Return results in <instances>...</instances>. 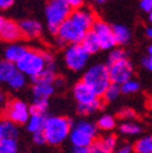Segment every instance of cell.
<instances>
[{"label":"cell","instance_id":"obj_1","mask_svg":"<svg viewBox=\"0 0 152 153\" xmlns=\"http://www.w3.org/2000/svg\"><path fill=\"white\" fill-rule=\"evenodd\" d=\"M95 13L89 7H79L72 10L69 17L63 21L57 32V43L60 46L66 44H79L95 22Z\"/></svg>","mask_w":152,"mask_h":153},{"label":"cell","instance_id":"obj_2","mask_svg":"<svg viewBox=\"0 0 152 153\" xmlns=\"http://www.w3.org/2000/svg\"><path fill=\"white\" fill-rule=\"evenodd\" d=\"M73 128L72 119L62 116H48L44 125V134L48 140V145L57 147L61 146L67 139Z\"/></svg>","mask_w":152,"mask_h":153},{"label":"cell","instance_id":"obj_3","mask_svg":"<svg viewBox=\"0 0 152 153\" xmlns=\"http://www.w3.org/2000/svg\"><path fill=\"white\" fill-rule=\"evenodd\" d=\"M71 5L67 0H48L45 4V18L48 30L52 35H57L60 25L66 21L72 12Z\"/></svg>","mask_w":152,"mask_h":153},{"label":"cell","instance_id":"obj_4","mask_svg":"<svg viewBox=\"0 0 152 153\" xmlns=\"http://www.w3.org/2000/svg\"><path fill=\"white\" fill-rule=\"evenodd\" d=\"M83 80L90 85L100 97H102L106 89L112 83L107 63H95L90 66L83 74Z\"/></svg>","mask_w":152,"mask_h":153},{"label":"cell","instance_id":"obj_5","mask_svg":"<svg viewBox=\"0 0 152 153\" xmlns=\"http://www.w3.org/2000/svg\"><path fill=\"white\" fill-rule=\"evenodd\" d=\"M17 68L27 76H33L38 73H40L44 68H46V60L44 56V51L28 49L23 57L16 62Z\"/></svg>","mask_w":152,"mask_h":153},{"label":"cell","instance_id":"obj_6","mask_svg":"<svg viewBox=\"0 0 152 153\" xmlns=\"http://www.w3.org/2000/svg\"><path fill=\"white\" fill-rule=\"evenodd\" d=\"M90 59V53L86 49L79 44H69L63 53V61L66 67L73 72H80L83 71Z\"/></svg>","mask_w":152,"mask_h":153},{"label":"cell","instance_id":"obj_7","mask_svg":"<svg viewBox=\"0 0 152 153\" xmlns=\"http://www.w3.org/2000/svg\"><path fill=\"white\" fill-rule=\"evenodd\" d=\"M31 117V109L22 100H12L4 107V118L16 123L17 125H26Z\"/></svg>","mask_w":152,"mask_h":153},{"label":"cell","instance_id":"obj_8","mask_svg":"<svg viewBox=\"0 0 152 153\" xmlns=\"http://www.w3.org/2000/svg\"><path fill=\"white\" fill-rule=\"evenodd\" d=\"M108 66V71H110V76H111V82L116 83V84H123L124 82H127L128 79L133 78V74H134V67L133 63L128 60V57L122 59L119 61L112 62Z\"/></svg>","mask_w":152,"mask_h":153},{"label":"cell","instance_id":"obj_9","mask_svg":"<svg viewBox=\"0 0 152 153\" xmlns=\"http://www.w3.org/2000/svg\"><path fill=\"white\" fill-rule=\"evenodd\" d=\"M92 29L95 30V33H96L99 36L102 50H111V49L117 46V42H116L112 26L106 23L104 20L96 18L94 25H92Z\"/></svg>","mask_w":152,"mask_h":153},{"label":"cell","instance_id":"obj_10","mask_svg":"<svg viewBox=\"0 0 152 153\" xmlns=\"http://www.w3.org/2000/svg\"><path fill=\"white\" fill-rule=\"evenodd\" d=\"M0 35L1 39L7 43H16L23 36L20 23L5 17L0 18Z\"/></svg>","mask_w":152,"mask_h":153},{"label":"cell","instance_id":"obj_11","mask_svg":"<svg viewBox=\"0 0 152 153\" xmlns=\"http://www.w3.org/2000/svg\"><path fill=\"white\" fill-rule=\"evenodd\" d=\"M73 97L77 101V103H91L100 96L94 91L90 85H88L82 79L75 83L73 86Z\"/></svg>","mask_w":152,"mask_h":153},{"label":"cell","instance_id":"obj_12","mask_svg":"<svg viewBox=\"0 0 152 153\" xmlns=\"http://www.w3.org/2000/svg\"><path fill=\"white\" fill-rule=\"evenodd\" d=\"M95 139L96 137H94L92 135H90V134H88L86 131L79 129L75 125L72 128L69 134V141L73 147H90L95 141Z\"/></svg>","mask_w":152,"mask_h":153},{"label":"cell","instance_id":"obj_13","mask_svg":"<svg viewBox=\"0 0 152 153\" xmlns=\"http://www.w3.org/2000/svg\"><path fill=\"white\" fill-rule=\"evenodd\" d=\"M20 27L23 36L28 38V39H34V38L40 36L43 32L42 23L35 20H23L20 22Z\"/></svg>","mask_w":152,"mask_h":153},{"label":"cell","instance_id":"obj_14","mask_svg":"<svg viewBox=\"0 0 152 153\" xmlns=\"http://www.w3.org/2000/svg\"><path fill=\"white\" fill-rule=\"evenodd\" d=\"M80 44L86 49V51H88L90 55L96 53V52H99L100 50H102V49H101V44H100L99 36H98V34L95 33V30H94L92 28L86 32L84 39L82 40Z\"/></svg>","mask_w":152,"mask_h":153},{"label":"cell","instance_id":"obj_15","mask_svg":"<svg viewBox=\"0 0 152 153\" xmlns=\"http://www.w3.org/2000/svg\"><path fill=\"white\" fill-rule=\"evenodd\" d=\"M27 50H28V48H26L25 45H21V44H17V42L11 43L4 50V59L16 63L17 61H20L22 59L23 55L27 52Z\"/></svg>","mask_w":152,"mask_h":153},{"label":"cell","instance_id":"obj_16","mask_svg":"<svg viewBox=\"0 0 152 153\" xmlns=\"http://www.w3.org/2000/svg\"><path fill=\"white\" fill-rule=\"evenodd\" d=\"M55 92L54 84H33L32 86V97L33 100L46 99L49 100Z\"/></svg>","mask_w":152,"mask_h":153},{"label":"cell","instance_id":"obj_17","mask_svg":"<svg viewBox=\"0 0 152 153\" xmlns=\"http://www.w3.org/2000/svg\"><path fill=\"white\" fill-rule=\"evenodd\" d=\"M20 135L17 124L4 118L0 123V139H17Z\"/></svg>","mask_w":152,"mask_h":153},{"label":"cell","instance_id":"obj_18","mask_svg":"<svg viewBox=\"0 0 152 153\" xmlns=\"http://www.w3.org/2000/svg\"><path fill=\"white\" fill-rule=\"evenodd\" d=\"M20 69L17 68V65L15 62L5 60V59L1 60V62H0V80H1V83L7 84V82Z\"/></svg>","mask_w":152,"mask_h":153},{"label":"cell","instance_id":"obj_19","mask_svg":"<svg viewBox=\"0 0 152 153\" xmlns=\"http://www.w3.org/2000/svg\"><path fill=\"white\" fill-rule=\"evenodd\" d=\"M56 76V69L46 67L40 73L31 76V82L33 84H54Z\"/></svg>","mask_w":152,"mask_h":153},{"label":"cell","instance_id":"obj_20","mask_svg":"<svg viewBox=\"0 0 152 153\" xmlns=\"http://www.w3.org/2000/svg\"><path fill=\"white\" fill-rule=\"evenodd\" d=\"M105 100L102 97H98L94 102L91 103H78L77 106V113L80 116H90V114L95 113L96 111L104 108L105 105Z\"/></svg>","mask_w":152,"mask_h":153},{"label":"cell","instance_id":"obj_21","mask_svg":"<svg viewBox=\"0 0 152 153\" xmlns=\"http://www.w3.org/2000/svg\"><path fill=\"white\" fill-rule=\"evenodd\" d=\"M45 119H46L45 114H31V117L26 124L27 131H29L31 134L42 131L45 125Z\"/></svg>","mask_w":152,"mask_h":153},{"label":"cell","instance_id":"obj_22","mask_svg":"<svg viewBox=\"0 0 152 153\" xmlns=\"http://www.w3.org/2000/svg\"><path fill=\"white\" fill-rule=\"evenodd\" d=\"M112 29H113V33H115L117 45H125L130 42L131 34L128 27L123 25H112Z\"/></svg>","mask_w":152,"mask_h":153},{"label":"cell","instance_id":"obj_23","mask_svg":"<svg viewBox=\"0 0 152 153\" xmlns=\"http://www.w3.org/2000/svg\"><path fill=\"white\" fill-rule=\"evenodd\" d=\"M121 94H122L121 85L116 84V83H111L110 86L106 89L105 94L102 95V99L105 100V102H113L115 100H117Z\"/></svg>","mask_w":152,"mask_h":153},{"label":"cell","instance_id":"obj_24","mask_svg":"<svg viewBox=\"0 0 152 153\" xmlns=\"http://www.w3.org/2000/svg\"><path fill=\"white\" fill-rule=\"evenodd\" d=\"M134 149L138 153H152V136H145L136 141Z\"/></svg>","mask_w":152,"mask_h":153},{"label":"cell","instance_id":"obj_25","mask_svg":"<svg viewBox=\"0 0 152 153\" xmlns=\"http://www.w3.org/2000/svg\"><path fill=\"white\" fill-rule=\"evenodd\" d=\"M26 74L25 73H22L21 71H18L12 78L7 82V85L12 89V90H21L22 88H25V85H26V82H27V79H26Z\"/></svg>","mask_w":152,"mask_h":153},{"label":"cell","instance_id":"obj_26","mask_svg":"<svg viewBox=\"0 0 152 153\" xmlns=\"http://www.w3.org/2000/svg\"><path fill=\"white\" fill-rule=\"evenodd\" d=\"M18 151L17 139H0V152L1 153H16Z\"/></svg>","mask_w":152,"mask_h":153},{"label":"cell","instance_id":"obj_27","mask_svg":"<svg viewBox=\"0 0 152 153\" xmlns=\"http://www.w3.org/2000/svg\"><path fill=\"white\" fill-rule=\"evenodd\" d=\"M49 108V100L40 99V100H33L32 105L29 106L31 114H45Z\"/></svg>","mask_w":152,"mask_h":153},{"label":"cell","instance_id":"obj_28","mask_svg":"<svg viewBox=\"0 0 152 153\" xmlns=\"http://www.w3.org/2000/svg\"><path fill=\"white\" fill-rule=\"evenodd\" d=\"M119 131L124 135H129V136H135V135H139L141 132V128L140 125H138L136 123H133V122H127V123H123L121 126H119Z\"/></svg>","mask_w":152,"mask_h":153},{"label":"cell","instance_id":"obj_29","mask_svg":"<svg viewBox=\"0 0 152 153\" xmlns=\"http://www.w3.org/2000/svg\"><path fill=\"white\" fill-rule=\"evenodd\" d=\"M96 124H98V128L100 130L110 131L112 129H115V126H116V119L113 118L112 116H110V114H105V116H102L98 120Z\"/></svg>","mask_w":152,"mask_h":153},{"label":"cell","instance_id":"obj_30","mask_svg":"<svg viewBox=\"0 0 152 153\" xmlns=\"http://www.w3.org/2000/svg\"><path fill=\"white\" fill-rule=\"evenodd\" d=\"M121 90H122V94H124V95L134 94L140 90V84H139V82L130 78L127 82H124L123 84H121Z\"/></svg>","mask_w":152,"mask_h":153},{"label":"cell","instance_id":"obj_31","mask_svg":"<svg viewBox=\"0 0 152 153\" xmlns=\"http://www.w3.org/2000/svg\"><path fill=\"white\" fill-rule=\"evenodd\" d=\"M75 126H78L79 129L86 131L88 134H90V135H92L94 137L98 136V132H99V128H98V124H94L91 122H88V120H79L77 124H75Z\"/></svg>","mask_w":152,"mask_h":153},{"label":"cell","instance_id":"obj_32","mask_svg":"<svg viewBox=\"0 0 152 153\" xmlns=\"http://www.w3.org/2000/svg\"><path fill=\"white\" fill-rule=\"evenodd\" d=\"M102 147H104V153H111L116 151L117 148V137L115 135H108L104 139H100Z\"/></svg>","mask_w":152,"mask_h":153},{"label":"cell","instance_id":"obj_33","mask_svg":"<svg viewBox=\"0 0 152 153\" xmlns=\"http://www.w3.org/2000/svg\"><path fill=\"white\" fill-rule=\"evenodd\" d=\"M127 57V52L124 49H119V48H113L111 49L110 53H108V59H107V65L112 63V62H116V61H119L122 59H125Z\"/></svg>","mask_w":152,"mask_h":153},{"label":"cell","instance_id":"obj_34","mask_svg":"<svg viewBox=\"0 0 152 153\" xmlns=\"http://www.w3.org/2000/svg\"><path fill=\"white\" fill-rule=\"evenodd\" d=\"M33 143L37 145V146H44V145H48V140H46V136H45V134L44 131H37L33 134Z\"/></svg>","mask_w":152,"mask_h":153},{"label":"cell","instance_id":"obj_35","mask_svg":"<svg viewBox=\"0 0 152 153\" xmlns=\"http://www.w3.org/2000/svg\"><path fill=\"white\" fill-rule=\"evenodd\" d=\"M118 117L119 118H125V119H131V118L135 117V112L131 108H123L122 111H119Z\"/></svg>","mask_w":152,"mask_h":153},{"label":"cell","instance_id":"obj_36","mask_svg":"<svg viewBox=\"0 0 152 153\" xmlns=\"http://www.w3.org/2000/svg\"><path fill=\"white\" fill-rule=\"evenodd\" d=\"M140 9L147 13L152 11V0H140Z\"/></svg>","mask_w":152,"mask_h":153},{"label":"cell","instance_id":"obj_37","mask_svg":"<svg viewBox=\"0 0 152 153\" xmlns=\"http://www.w3.org/2000/svg\"><path fill=\"white\" fill-rule=\"evenodd\" d=\"M67 3L71 5L73 10H75V9L83 7L85 5V0H67Z\"/></svg>","mask_w":152,"mask_h":153},{"label":"cell","instance_id":"obj_38","mask_svg":"<svg viewBox=\"0 0 152 153\" xmlns=\"http://www.w3.org/2000/svg\"><path fill=\"white\" fill-rule=\"evenodd\" d=\"M141 65L148 69L150 72H152V55H148L147 57H144V59L141 60Z\"/></svg>","mask_w":152,"mask_h":153},{"label":"cell","instance_id":"obj_39","mask_svg":"<svg viewBox=\"0 0 152 153\" xmlns=\"http://www.w3.org/2000/svg\"><path fill=\"white\" fill-rule=\"evenodd\" d=\"M134 151H135L134 149V146H131L129 143H124V145H122L121 148L117 149L118 153H131V152H134Z\"/></svg>","mask_w":152,"mask_h":153},{"label":"cell","instance_id":"obj_40","mask_svg":"<svg viewBox=\"0 0 152 153\" xmlns=\"http://www.w3.org/2000/svg\"><path fill=\"white\" fill-rule=\"evenodd\" d=\"M15 4V0H0V9L7 10Z\"/></svg>","mask_w":152,"mask_h":153},{"label":"cell","instance_id":"obj_41","mask_svg":"<svg viewBox=\"0 0 152 153\" xmlns=\"http://www.w3.org/2000/svg\"><path fill=\"white\" fill-rule=\"evenodd\" d=\"M65 84H66L65 78H62V76H56V79H55V82H54L55 88H63Z\"/></svg>","mask_w":152,"mask_h":153},{"label":"cell","instance_id":"obj_42","mask_svg":"<svg viewBox=\"0 0 152 153\" xmlns=\"http://www.w3.org/2000/svg\"><path fill=\"white\" fill-rule=\"evenodd\" d=\"M74 153H91L90 147H72Z\"/></svg>","mask_w":152,"mask_h":153},{"label":"cell","instance_id":"obj_43","mask_svg":"<svg viewBox=\"0 0 152 153\" xmlns=\"http://www.w3.org/2000/svg\"><path fill=\"white\" fill-rule=\"evenodd\" d=\"M145 34L148 39H152V27H147L146 30H145Z\"/></svg>","mask_w":152,"mask_h":153},{"label":"cell","instance_id":"obj_44","mask_svg":"<svg viewBox=\"0 0 152 153\" xmlns=\"http://www.w3.org/2000/svg\"><path fill=\"white\" fill-rule=\"evenodd\" d=\"M92 1H94V3H96V4H104L106 0H92Z\"/></svg>","mask_w":152,"mask_h":153},{"label":"cell","instance_id":"obj_45","mask_svg":"<svg viewBox=\"0 0 152 153\" xmlns=\"http://www.w3.org/2000/svg\"><path fill=\"white\" fill-rule=\"evenodd\" d=\"M148 21L151 22V25H152V11H150L148 12Z\"/></svg>","mask_w":152,"mask_h":153},{"label":"cell","instance_id":"obj_46","mask_svg":"<svg viewBox=\"0 0 152 153\" xmlns=\"http://www.w3.org/2000/svg\"><path fill=\"white\" fill-rule=\"evenodd\" d=\"M147 52H148V55H152V45H150V46H148Z\"/></svg>","mask_w":152,"mask_h":153},{"label":"cell","instance_id":"obj_47","mask_svg":"<svg viewBox=\"0 0 152 153\" xmlns=\"http://www.w3.org/2000/svg\"><path fill=\"white\" fill-rule=\"evenodd\" d=\"M148 108H150V109H152V99L148 101Z\"/></svg>","mask_w":152,"mask_h":153}]
</instances>
